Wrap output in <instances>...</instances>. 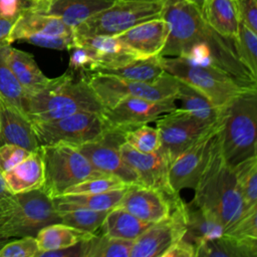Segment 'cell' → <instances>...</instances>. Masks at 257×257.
<instances>
[{
	"instance_id": "19",
	"label": "cell",
	"mask_w": 257,
	"mask_h": 257,
	"mask_svg": "<svg viewBox=\"0 0 257 257\" xmlns=\"http://www.w3.org/2000/svg\"><path fill=\"white\" fill-rule=\"evenodd\" d=\"M0 145L12 144L34 152L39 148L32 123L25 112L0 94Z\"/></svg>"
},
{
	"instance_id": "32",
	"label": "cell",
	"mask_w": 257,
	"mask_h": 257,
	"mask_svg": "<svg viewBox=\"0 0 257 257\" xmlns=\"http://www.w3.org/2000/svg\"><path fill=\"white\" fill-rule=\"evenodd\" d=\"M176 98L181 101V108L207 124L215 123L222 109L215 107L211 101L191 85L179 80Z\"/></svg>"
},
{
	"instance_id": "44",
	"label": "cell",
	"mask_w": 257,
	"mask_h": 257,
	"mask_svg": "<svg viewBox=\"0 0 257 257\" xmlns=\"http://www.w3.org/2000/svg\"><path fill=\"white\" fill-rule=\"evenodd\" d=\"M239 21L257 33V0H237Z\"/></svg>"
},
{
	"instance_id": "13",
	"label": "cell",
	"mask_w": 257,
	"mask_h": 257,
	"mask_svg": "<svg viewBox=\"0 0 257 257\" xmlns=\"http://www.w3.org/2000/svg\"><path fill=\"white\" fill-rule=\"evenodd\" d=\"M155 121L161 147L167 153L171 163L214 124L201 121L181 107L162 114Z\"/></svg>"
},
{
	"instance_id": "31",
	"label": "cell",
	"mask_w": 257,
	"mask_h": 257,
	"mask_svg": "<svg viewBox=\"0 0 257 257\" xmlns=\"http://www.w3.org/2000/svg\"><path fill=\"white\" fill-rule=\"evenodd\" d=\"M161 57V55H157L147 58H136L120 66L98 68L94 72L106 73L127 80L152 82L165 72Z\"/></svg>"
},
{
	"instance_id": "48",
	"label": "cell",
	"mask_w": 257,
	"mask_h": 257,
	"mask_svg": "<svg viewBox=\"0 0 257 257\" xmlns=\"http://www.w3.org/2000/svg\"><path fill=\"white\" fill-rule=\"evenodd\" d=\"M16 19L17 18L0 16V46L11 45L9 42V35Z\"/></svg>"
},
{
	"instance_id": "16",
	"label": "cell",
	"mask_w": 257,
	"mask_h": 257,
	"mask_svg": "<svg viewBox=\"0 0 257 257\" xmlns=\"http://www.w3.org/2000/svg\"><path fill=\"white\" fill-rule=\"evenodd\" d=\"M119 153L137 174L140 185L163 192L175 203L182 201L180 194L171 186L169 179L171 161L162 147L153 153L142 154L123 143L119 147Z\"/></svg>"
},
{
	"instance_id": "46",
	"label": "cell",
	"mask_w": 257,
	"mask_h": 257,
	"mask_svg": "<svg viewBox=\"0 0 257 257\" xmlns=\"http://www.w3.org/2000/svg\"><path fill=\"white\" fill-rule=\"evenodd\" d=\"M197 246L185 238L175 242L162 257H196Z\"/></svg>"
},
{
	"instance_id": "1",
	"label": "cell",
	"mask_w": 257,
	"mask_h": 257,
	"mask_svg": "<svg viewBox=\"0 0 257 257\" xmlns=\"http://www.w3.org/2000/svg\"><path fill=\"white\" fill-rule=\"evenodd\" d=\"M163 18L170 31L161 56L185 57L193 63L220 69L246 87H257V78L238 59L233 40L214 30L193 4L168 0Z\"/></svg>"
},
{
	"instance_id": "2",
	"label": "cell",
	"mask_w": 257,
	"mask_h": 257,
	"mask_svg": "<svg viewBox=\"0 0 257 257\" xmlns=\"http://www.w3.org/2000/svg\"><path fill=\"white\" fill-rule=\"evenodd\" d=\"M103 106L87 81V74L68 69L61 75L49 78L40 90L26 94L24 112L30 121L51 120L79 111L101 112Z\"/></svg>"
},
{
	"instance_id": "51",
	"label": "cell",
	"mask_w": 257,
	"mask_h": 257,
	"mask_svg": "<svg viewBox=\"0 0 257 257\" xmlns=\"http://www.w3.org/2000/svg\"><path fill=\"white\" fill-rule=\"evenodd\" d=\"M188 2H190L191 4H193L195 7H197L199 10H201L202 6H203V3H204V0H187Z\"/></svg>"
},
{
	"instance_id": "26",
	"label": "cell",
	"mask_w": 257,
	"mask_h": 257,
	"mask_svg": "<svg viewBox=\"0 0 257 257\" xmlns=\"http://www.w3.org/2000/svg\"><path fill=\"white\" fill-rule=\"evenodd\" d=\"M115 0H56L47 13L57 16L74 29L87 18L109 7Z\"/></svg>"
},
{
	"instance_id": "22",
	"label": "cell",
	"mask_w": 257,
	"mask_h": 257,
	"mask_svg": "<svg viewBox=\"0 0 257 257\" xmlns=\"http://www.w3.org/2000/svg\"><path fill=\"white\" fill-rule=\"evenodd\" d=\"M5 184L12 194L41 189L44 184V163L39 148L19 164L2 173Z\"/></svg>"
},
{
	"instance_id": "25",
	"label": "cell",
	"mask_w": 257,
	"mask_h": 257,
	"mask_svg": "<svg viewBox=\"0 0 257 257\" xmlns=\"http://www.w3.org/2000/svg\"><path fill=\"white\" fill-rule=\"evenodd\" d=\"M186 233L183 238L196 246L202 241L221 236L225 228L221 222L210 212L195 205L185 203Z\"/></svg>"
},
{
	"instance_id": "39",
	"label": "cell",
	"mask_w": 257,
	"mask_h": 257,
	"mask_svg": "<svg viewBox=\"0 0 257 257\" xmlns=\"http://www.w3.org/2000/svg\"><path fill=\"white\" fill-rule=\"evenodd\" d=\"M128 186L119 178L112 175H101L86 179L67 188L62 195L67 194H95ZM61 196V195H60Z\"/></svg>"
},
{
	"instance_id": "9",
	"label": "cell",
	"mask_w": 257,
	"mask_h": 257,
	"mask_svg": "<svg viewBox=\"0 0 257 257\" xmlns=\"http://www.w3.org/2000/svg\"><path fill=\"white\" fill-rule=\"evenodd\" d=\"M87 81L103 108L131 96L152 100L177 99L179 86V79L166 71L152 82L127 80L101 72L87 73Z\"/></svg>"
},
{
	"instance_id": "30",
	"label": "cell",
	"mask_w": 257,
	"mask_h": 257,
	"mask_svg": "<svg viewBox=\"0 0 257 257\" xmlns=\"http://www.w3.org/2000/svg\"><path fill=\"white\" fill-rule=\"evenodd\" d=\"M196 257H257V245L223 233L219 237L199 243Z\"/></svg>"
},
{
	"instance_id": "14",
	"label": "cell",
	"mask_w": 257,
	"mask_h": 257,
	"mask_svg": "<svg viewBox=\"0 0 257 257\" xmlns=\"http://www.w3.org/2000/svg\"><path fill=\"white\" fill-rule=\"evenodd\" d=\"M186 233L185 202L173 207L170 216L153 223L133 241L130 257H162Z\"/></svg>"
},
{
	"instance_id": "34",
	"label": "cell",
	"mask_w": 257,
	"mask_h": 257,
	"mask_svg": "<svg viewBox=\"0 0 257 257\" xmlns=\"http://www.w3.org/2000/svg\"><path fill=\"white\" fill-rule=\"evenodd\" d=\"M126 189L127 186L95 194H67L58 196L54 199L76 204L91 210L105 211L117 206V204L122 199Z\"/></svg>"
},
{
	"instance_id": "42",
	"label": "cell",
	"mask_w": 257,
	"mask_h": 257,
	"mask_svg": "<svg viewBox=\"0 0 257 257\" xmlns=\"http://www.w3.org/2000/svg\"><path fill=\"white\" fill-rule=\"evenodd\" d=\"M39 252L35 236H22L0 248V257H36Z\"/></svg>"
},
{
	"instance_id": "5",
	"label": "cell",
	"mask_w": 257,
	"mask_h": 257,
	"mask_svg": "<svg viewBox=\"0 0 257 257\" xmlns=\"http://www.w3.org/2000/svg\"><path fill=\"white\" fill-rule=\"evenodd\" d=\"M58 222L53 199L41 189L0 198V238L35 236L42 227Z\"/></svg>"
},
{
	"instance_id": "45",
	"label": "cell",
	"mask_w": 257,
	"mask_h": 257,
	"mask_svg": "<svg viewBox=\"0 0 257 257\" xmlns=\"http://www.w3.org/2000/svg\"><path fill=\"white\" fill-rule=\"evenodd\" d=\"M25 10H36L30 0H0V16L17 18Z\"/></svg>"
},
{
	"instance_id": "18",
	"label": "cell",
	"mask_w": 257,
	"mask_h": 257,
	"mask_svg": "<svg viewBox=\"0 0 257 257\" xmlns=\"http://www.w3.org/2000/svg\"><path fill=\"white\" fill-rule=\"evenodd\" d=\"M169 31V24L162 17L142 22L116 37L140 58H147L160 55Z\"/></svg>"
},
{
	"instance_id": "49",
	"label": "cell",
	"mask_w": 257,
	"mask_h": 257,
	"mask_svg": "<svg viewBox=\"0 0 257 257\" xmlns=\"http://www.w3.org/2000/svg\"><path fill=\"white\" fill-rule=\"evenodd\" d=\"M34 1L38 6L39 11L46 12L48 10V8L50 7V5L52 3H54L56 0H34Z\"/></svg>"
},
{
	"instance_id": "6",
	"label": "cell",
	"mask_w": 257,
	"mask_h": 257,
	"mask_svg": "<svg viewBox=\"0 0 257 257\" xmlns=\"http://www.w3.org/2000/svg\"><path fill=\"white\" fill-rule=\"evenodd\" d=\"M161 61L166 72L200 91L218 109L224 108L246 89L254 88L242 85L220 69L193 63L185 57L162 56Z\"/></svg>"
},
{
	"instance_id": "20",
	"label": "cell",
	"mask_w": 257,
	"mask_h": 257,
	"mask_svg": "<svg viewBox=\"0 0 257 257\" xmlns=\"http://www.w3.org/2000/svg\"><path fill=\"white\" fill-rule=\"evenodd\" d=\"M73 35V29L60 18L47 12L25 10L15 20L9 42L21 41L29 35Z\"/></svg>"
},
{
	"instance_id": "3",
	"label": "cell",
	"mask_w": 257,
	"mask_h": 257,
	"mask_svg": "<svg viewBox=\"0 0 257 257\" xmlns=\"http://www.w3.org/2000/svg\"><path fill=\"white\" fill-rule=\"evenodd\" d=\"M219 132L214 140L209 161L194 189L192 203L213 214L226 230L246 210L234 169L222 153Z\"/></svg>"
},
{
	"instance_id": "17",
	"label": "cell",
	"mask_w": 257,
	"mask_h": 257,
	"mask_svg": "<svg viewBox=\"0 0 257 257\" xmlns=\"http://www.w3.org/2000/svg\"><path fill=\"white\" fill-rule=\"evenodd\" d=\"M182 202L183 200L175 203L159 190L133 184L127 186L117 207L126 210L145 222L153 224L167 219L170 216L173 207Z\"/></svg>"
},
{
	"instance_id": "24",
	"label": "cell",
	"mask_w": 257,
	"mask_h": 257,
	"mask_svg": "<svg viewBox=\"0 0 257 257\" xmlns=\"http://www.w3.org/2000/svg\"><path fill=\"white\" fill-rule=\"evenodd\" d=\"M200 12L220 35L231 40L237 36L240 25L237 0H204Z\"/></svg>"
},
{
	"instance_id": "53",
	"label": "cell",
	"mask_w": 257,
	"mask_h": 257,
	"mask_svg": "<svg viewBox=\"0 0 257 257\" xmlns=\"http://www.w3.org/2000/svg\"><path fill=\"white\" fill-rule=\"evenodd\" d=\"M0 136H1V115H0Z\"/></svg>"
},
{
	"instance_id": "47",
	"label": "cell",
	"mask_w": 257,
	"mask_h": 257,
	"mask_svg": "<svg viewBox=\"0 0 257 257\" xmlns=\"http://www.w3.org/2000/svg\"><path fill=\"white\" fill-rule=\"evenodd\" d=\"M36 257H84V240L66 248L38 252Z\"/></svg>"
},
{
	"instance_id": "21",
	"label": "cell",
	"mask_w": 257,
	"mask_h": 257,
	"mask_svg": "<svg viewBox=\"0 0 257 257\" xmlns=\"http://www.w3.org/2000/svg\"><path fill=\"white\" fill-rule=\"evenodd\" d=\"M74 42L75 45L86 47L94 54L97 61L99 62L98 68L116 67L133 59L140 58L128 47H126L116 36L74 35Z\"/></svg>"
},
{
	"instance_id": "41",
	"label": "cell",
	"mask_w": 257,
	"mask_h": 257,
	"mask_svg": "<svg viewBox=\"0 0 257 257\" xmlns=\"http://www.w3.org/2000/svg\"><path fill=\"white\" fill-rule=\"evenodd\" d=\"M69 68L77 74H87L94 72L98 66L94 54L86 47L80 45H74L69 50Z\"/></svg>"
},
{
	"instance_id": "7",
	"label": "cell",
	"mask_w": 257,
	"mask_h": 257,
	"mask_svg": "<svg viewBox=\"0 0 257 257\" xmlns=\"http://www.w3.org/2000/svg\"><path fill=\"white\" fill-rule=\"evenodd\" d=\"M168 0H115L73 29L75 36L110 35L151 19L162 18Z\"/></svg>"
},
{
	"instance_id": "27",
	"label": "cell",
	"mask_w": 257,
	"mask_h": 257,
	"mask_svg": "<svg viewBox=\"0 0 257 257\" xmlns=\"http://www.w3.org/2000/svg\"><path fill=\"white\" fill-rule=\"evenodd\" d=\"M152 223L145 222L134 216L120 207H113L106 214L100 228V234L134 241L138 238Z\"/></svg>"
},
{
	"instance_id": "37",
	"label": "cell",
	"mask_w": 257,
	"mask_h": 257,
	"mask_svg": "<svg viewBox=\"0 0 257 257\" xmlns=\"http://www.w3.org/2000/svg\"><path fill=\"white\" fill-rule=\"evenodd\" d=\"M6 48L7 46H0V94L24 111L26 92L8 66Z\"/></svg>"
},
{
	"instance_id": "40",
	"label": "cell",
	"mask_w": 257,
	"mask_h": 257,
	"mask_svg": "<svg viewBox=\"0 0 257 257\" xmlns=\"http://www.w3.org/2000/svg\"><path fill=\"white\" fill-rule=\"evenodd\" d=\"M224 234L257 245V205L247 209L234 224L224 231Z\"/></svg>"
},
{
	"instance_id": "11",
	"label": "cell",
	"mask_w": 257,
	"mask_h": 257,
	"mask_svg": "<svg viewBox=\"0 0 257 257\" xmlns=\"http://www.w3.org/2000/svg\"><path fill=\"white\" fill-rule=\"evenodd\" d=\"M220 126L221 114L212 126L170 164L169 179L176 192L196 188L209 161L213 143Z\"/></svg>"
},
{
	"instance_id": "15",
	"label": "cell",
	"mask_w": 257,
	"mask_h": 257,
	"mask_svg": "<svg viewBox=\"0 0 257 257\" xmlns=\"http://www.w3.org/2000/svg\"><path fill=\"white\" fill-rule=\"evenodd\" d=\"M124 143L123 133L107 130L98 141L89 142L76 147L99 172L119 178L126 185H140L135 171L124 162L119 147Z\"/></svg>"
},
{
	"instance_id": "12",
	"label": "cell",
	"mask_w": 257,
	"mask_h": 257,
	"mask_svg": "<svg viewBox=\"0 0 257 257\" xmlns=\"http://www.w3.org/2000/svg\"><path fill=\"white\" fill-rule=\"evenodd\" d=\"M177 107L176 99L152 100L142 97H125L109 108H103L100 115L107 130L124 132L156 120L162 114Z\"/></svg>"
},
{
	"instance_id": "4",
	"label": "cell",
	"mask_w": 257,
	"mask_h": 257,
	"mask_svg": "<svg viewBox=\"0 0 257 257\" xmlns=\"http://www.w3.org/2000/svg\"><path fill=\"white\" fill-rule=\"evenodd\" d=\"M257 87L248 88L221 111L220 144L226 161L234 167L257 156Z\"/></svg>"
},
{
	"instance_id": "8",
	"label": "cell",
	"mask_w": 257,
	"mask_h": 257,
	"mask_svg": "<svg viewBox=\"0 0 257 257\" xmlns=\"http://www.w3.org/2000/svg\"><path fill=\"white\" fill-rule=\"evenodd\" d=\"M44 163V184L41 190L54 199L81 181L104 175L97 171L74 146L56 144L40 146Z\"/></svg>"
},
{
	"instance_id": "23",
	"label": "cell",
	"mask_w": 257,
	"mask_h": 257,
	"mask_svg": "<svg viewBox=\"0 0 257 257\" xmlns=\"http://www.w3.org/2000/svg\"><path fill=\"white\" fill-rule=\"evenodd\" d=\"M6 60L26 94L34 93L47 84L49 78L41 71L31 53L9 45L6 48Z\"/></svg>"
},
{
	"instance_id": "36",
	"label": "cell",
	"mask_w": 257,
	"mask_h": 257,
	"mask_svg": "<svg viewBox=\"0 0 257 257\" xmlns=\"http://www.w3.org/2000/svg\"><path fill=\"white\" fill-rule=\"evenodd\" d=\"M233 44L238 59L257 78V33L240 23Z\"/></svg>"
},
{
	"instance_id": "38",
	"label": "cell",
	"mask_w": 257,
	"mask_h": 257,
	"mask_svg": "<svg viewBox=\"0 0 257 257\" xmlns=\"http://www.w3.org/2000/svg\"><path fill=\"white\" fill-rule=\"evenodd\" d=\"M124 143L142 154H150L161 147L160 135L157 127L143 124L131 128L123 134Z\"/></svg>"
},
{
	"instance_id": "50",
	"label": "cell",
	"mask_w": 257,
	"mask_h": 257,
	"mask_svg": "<svg viewBox=\"0 0 257 257\" xmlns=\"http://www.w3.org/2000/svg\"><path fill=\"white\" fill-rule=\"evenodd\" d=\"M9 194H12L10 193V191L8 190L6 184H5V181L3 179V176H2V173L0 172V198L4 197V196H7Z\"/></svg>"
},
{
	"instance_id": "43",
	"label": "cell",
	"mask_w": 257,
	"mask_h": 257,
	"mask_svg": "<svg viewBox=\"0 0 257 257\" xmlns=\"http://www.w3.org/2000/svg\"><path fill=\"white\" fill-rule=\"evenodd\" d=\"M29 154V151L16 145H0V172L4 173L10 170L23 161Z\"/></svg>"
},
{
	"instance_id": "33",
	"label": "cell",
	"mask_w": 257,
	"mask_h": 257,
	"mask_svg": "<svg viewBox=\"0 0 257 257\" xmlns=\"http://www.w3.org/2000/svg\"><path fill=\"white\" fill-rule=\"evenodd\" d=\"M133 241L94 233L84 240V257H130Z\"/></svg>"
},
{
	"instance_id": "10",
	"label": "cell",
	"mask_w": 257,
	"mask_h": 257,
	"mask_svg": "<svg viewBox=\"0 0 257 257\" xmlns=\"http://www.w3.org/2000/svg\"><path fill=\"white\" fill-rule=\"evenodd\" d=\"M31 123L39 147L56 144L78 147L100 140L106 132L100 113L93 111H79L64 117Z\"/></svg>"
},
{
	"instance_id": "35",
	"label": "cell",
	"mask_w": 257,
	"mask_h": 257,
	"mask_svg": "<svg viewBox=\"0 0 257 257\" xmlns=\"http://www.w3.org/2000/svg\"><path fill=\"white\" fill-rule=\"evenodd\" d=\"M245 210L257 205V156L250 157L233 167Z\"/></svg>"
},
{
	"instance_id": "29",
	"label": "cell",
	"mask_w": 257,
	"mask_h": 257,
	"mask_svg": "<svg viewBox=\"0 0 257 257\" xmlns=\"http://www.w3.org/2000/svg\"><path fill=\"white\" fill-rule=\"evenodd\" d=\"M60 222L78 230L96 233L109 210L96 211L76 204L53 199Z\"/></svg>"
},
{
	"instance_id": "28",
	"label": "cell",
	"mask_w": 257,
	"mask_h": 257,
	"mask_svg": "<svg viewBox=\"0 0 257 257\" xmlns=\"http://www.w3.org/2000/svg\"><path fill=\"white\" fill-rule=\"evenodd\" d=\"M94 233H88L61 222L42 227L35 235L39 252L53 251L72 246L88 239Z\"/></svg>"
},
{
	"instance_id": "52",
	"label": "cell",
	"mask_w": 257,
	"mask_h": 257,
	"mask_svg": "<svg viewBox=\"0 0 257 257\" xmlns=\"http://www.w3.org/2000/svg\"><path fill=\"white\" fill-rule=\"evenodd\" d=\"M30 1L35 5V7H36V11H39V10H38V6H37V4L35 3V1H34V0H30Z\"/></svg>"
}]
</instances>
